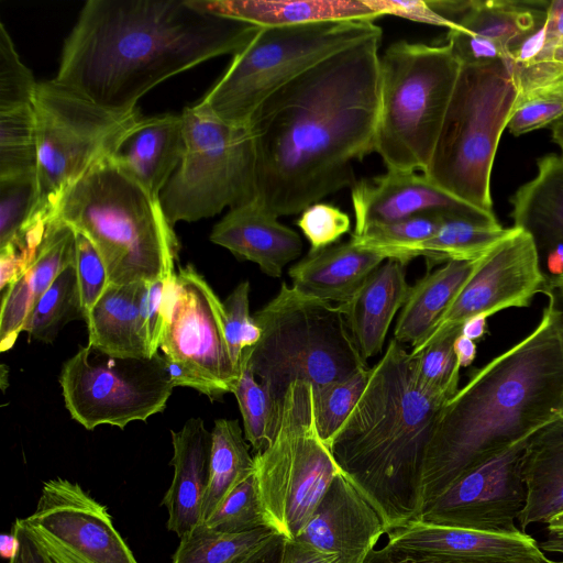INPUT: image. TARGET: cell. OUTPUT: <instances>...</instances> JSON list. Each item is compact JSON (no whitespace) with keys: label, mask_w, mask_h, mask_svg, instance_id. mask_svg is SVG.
<instances>
[{"label":"cell","mask_w":563,"mask_h":563,"mask_svg":"<svg viewBox=\"0 0 563 563\" xmlns=\"http://www.w3.org/2000/svg\"><path fill=\"white\" fill-rule=\"evenodd\" d=\"M52 218L89 239L112 285L166 279L176 272L177 239L159 199L111 158L74 184Z\"/></svg>","instance_id":"5"},{"label":"cell","mask_w":563,"mask_h":563,"mask_svg":"<svg viewBox=\"0 0 563 563\" xmlns=\"http://www.w3.org/2000/svg\"><path fill=\"white\" fill-rule=\"evenodd\" d=\"M547 276L531 235L512 227L511 232L481 257L476 267L442 314L431 333L410 351L416 355L440 336L461 331L471 317H487L508 308L529 307L543 294Z\"/></svg>","instance_id":"16"},{"label":"cell","mask_w":563,"mask_h":563,"mask_svg":"<svg viewBox=\"0 0 563 563\" xmlns=\"http://www.w3.org/2000/svg\"><path fill=\"white\" fill-rule=\"evenodd\" d=\"M208 12L260 27L327 21H375L382 14L372 0H195Z\"/></svg>","instance_id":"28"},{"label":"cell","mask_w":563,"mask_h":563,"mask_svg":"<svg viewBox=\"0 0 563 563\" xmlns=\"http://www.w3.org/2000/svg\"><path fill=\"white\" fill-rule=\"evenodd\" d=\"M453 349L460 367H467L472 365L476 357L475 341L460 333L454 340Z\"/></svg>","instance_id":"57"},{"label":"cell","mask_w":563,"mask_h":563,"mask_svg":"<svg viewBox=\"0 0 563 563\" xmlns=\"http://www.w3.org/2000/svg\"><path fill=\"white\" fill-rule=\"evenodd\" d=\"M461 331L444 334L413 357L415 375L426 390L450 399L459 390L460 365L454 354V340Z\"/></svg>","instance_id":"45"},{"label":"cell","mask_w":563,"mask_h":563,"mask_svg":"<svg viewBox=\"0 0 563 563\" xmlns=\"http://www.w3.org/2000/svg\"><path fill=\"white\" fill-rule=\"evenodd\" d=\"M406 263L387 258L367 278L355 297L341 305L351 335L367 360L380 353L395 314L405 305L410 287Z\"/></svg>","instance_id":"26"},{"label":"cell","mask_w":563,"mask_h":563,"mask_svg":"<svg viewBox=\"0 0 563 563\" xmlns=\"http://www.w3.org/2000/svg\"><path fill=\"white\" fill-rule=\"evenodd\" d=\"M233 394L242 415L245 440L256 453H260L272 443L275 437L282 399L257 382L243 362L240 364Z\"/></svg>","instance_id":"40"},{"label":"cell","mask_w":563,"mask_h":563,"mask_svg":"<svg viewBox=\"0 0 563 563\" xmlns=\"http://www.w3.org/2000/svg\"><path fill=\"white\" fill-rule=\"evenodd\" d=\"M477 262H446L411 286L397 319L394 339L410 344L411 349L419 345L468 280Z\"/></svg>","instance_id":"30"},{"label":"cell","mask_w":563,"mask_h":563,"mask_svg":"<svg viewBox=\"0 0 563 563\" xmlns=\"http://www.w3.org/2000/svg\"><path fill=\"white\" fill-rule=\"evenodd\" d=\"M23 520L52 563H139L107 507L77 483H44L34 512Z\"/></svg>","instance_id":"15"},{"label":"cell","mask_w":563,"mask_h":563,"mask_svg":"<svg viewBox=\"0 0 563 563\" xmlns=\"http://www.w3.org/2000/svg\"><path fill=\"white\" fill-rule=\"evenodd\" d=\"M487 316L477 314L467 319L461 327V334L473 340H479L486 332Z\"/></svg>","instance_id":"58"},{"label":"cell","mask_w":563,"mask_h":563,"mask_svg":"<svg viewBox=\"0 0 563 563\" xmlns=\"http://www.w3.org/2000/svg\"><path fill=\"white\" fill-rule=\"evenodd\" d=\"M517 96L506 60L462 65L423 174L453 197L494 212L492 170Z\"/></svg>","instance_id":"8"},{"label":"cell","mask_w":563,"mask_h":563,"mask_svg":"<svg viewBox=\"0 0 563 563\" xmlns=\"http://www.w3.org/2000/svg\"><path fill=\"white\" fill-rule=\"evenodd\" d=\"M536 176L510 199L514 227L529 233L540 258L563 247V159L548 154L538 159Z\"/></svg>","instance_id":"29"},{"label":"cell","mask_w":563,"mask_h":563,"mask_svg":"<svg viewBox=\"0 0 563 563\" xmlns=\"http://www.w3.org/2000/svg\"><path fill=\"white\" fill-rule=\"evenodd\" d=\"M369 371L371 367L344 380L332 382L317 388L311 387L316 428L328 448L362 395Z\"/></svg>","instance_id":"42"},{"label":"cell","mask_w":563,"mask_h":563,"mask_svg":"<svg viewBox=\"0 0 563 563\" xmlns=\"http://www.w3.org/2000/svg\"><path fill=\"white\" fill-rule=\"evenodd\" d=\"M518 92L563 76V0L549 1L543 23L507 56Z\"/></svg>","instance_id":"33"},{"label":"cell","mask_w":563,"mask_h":563,"mask_svg":"<svg viewBox=\"0 0 563 563\" xmlns=\"http://www.w3.org/2000/svg\"><path fill=\"white\" fill-rule=\"evenodd\" d=\"M548 532L552 536L563 537V512L555 516L548 525Z\"/></svg>","instance_id":"61"},{"label":"cell","mask_w":563,"mask_h":563,"mask_svg":"<svg viewBox=\"0 0 563 563\" xmlns=\"http://www.w3.org/2000/svg\"><path fill=\"white\" fill-rule=\"evenodd\" d=\"M512 228L444 214L437 232L416 251L429 267L450 261H476L504 240Z\"/></svg>","instance_id":"35"},{"label":"cell","mask_w":563,"mask_h":563,"mask_svg":"<svg viewBox=\"0 0 563 563\" xmlns=\"http://www.w3.org/2000/svg\"><path fill=\"white\" fill-rule=\"evenodd\" d=\"M181 161L159 196L174 228L256 198V154L247 124L227 122L200 101L181 112Z\"/></svg>","instance_id":"10"},{"label":"cell","mask_w":563,"mask_h":563,"mask_svg":"<svg viewBox=\"0 0 563 563\" xmlns=\"http://www.w3.org/2000/svg\"><path fill=\"white\" fill-rule=\"evenodd\" d=\"M76 232L51 218L31 266L4 292L0 312V351L10 350L41 296L75 263Z\"/></svg>","instance_id":"24"},{"label":"cell","mask_w":563,"mask_h":563,"mask_svg":"<svg viewBox=\"0 0 563 563\" xmlns=\"http://www.w3.org/2000/svg\"><path fill=\"white\" fill-rule=\"evenodd\" d=\"M35 117L38 220H49L63 195L110 158L141 118L139 110L104 109L55 79L38 82Z\"/></svg>","instance_id":"12"},{"label":"cell","mask_w":563,"mask_h":563,"mask_svg":"<svg viewBox=\"0 0 563 563\" xmlns=\"http://www.w3.org/2000/svg\"><path fill=\"white\" fill-rule=\"evenodd\" d=\"M448 400L419 385L413 357L391 339L329 445L385 530L418 518L426 450Z\"/></svg>","instance_id":"4"},{"label":"cell","mask_w":563,"mask_h":563,"mask_svg":"<svg viewBox=\"0 0 563 563\" xmlns=\"http://www.w3.org/2000/svg\"><path fill=\"white\" fill-rule=\"evenodd\" d=\"M59 384L70 417L87 430L146 421L165 409L174 388L162 353L112 357L88 344L64 363Z\"/></svg>","instance_id":"13"},{"label":"cell","mask_w":563,"mask_h":563,"mask_svg":"<svg viewBox=\"0 0 563 563\" xmlns=\"http://www.w3.org/2000/svg\"><path fill=\"white\" fill-rule=\"evenodd\" d=\"M37 202L36 174L0 179V249L46 221L36 218Z\"/></svg>","instance_id":"41"},{"label":"cell","mask_w":563,"mask_h":563,"mask_svg":"<svg viewBox=\"0 0 563 563\" xmlns=\"http://www.w3.org/2000/svg\"><path fill=\"white\" fill-rule=\"evenodd\" d=\"M283 543L284 537L276 533L261 547L242 555L231 563H278Z\"/></svg>","instance_id":"55"},{"label":"cell","mask_w":563,"mask_h":563,"mask_svg":"<svg viewBox=\"0 0 563 563\" xmlns=\"http://www.w3.org/2000/svg\"><path fill=\"white\" fill-rule=\"evenodd\" d=\"M225 312V340L232 362L240 373L245 349L261 339V328L250 313V283H240L223 301Z\"/></svg>","instance_id":"47"},{"label":"cell","mask_w":563,"mask_h":563,"mask_svg":"<svg viewBox=\"0 0 563 563\" xmlns=\"http://www.w3.org/2000/svg\"><path fill=\"white\" fill-rule=\"evenodd\" d=\"M162 354L181 363L223 396L239 378L225 340V312L211 286L188 264L169 282Z\"/></svg>","instance_id":"14"},{"label":"cell","mask_w":563,"mask_h":563,"mask_svg":"<svg viewBox=\"0 0 563 563\" xmlns=\"http://www.w3.org/2000/svg\"><path fill=\"white\" fill-rule=\"evenodd\" d=\"M549 1L465 0L452 30L464 31L508 53L544 21Z\"/></svg>","instance_id":"32"},{"label":"cell","mask_w":563,"mask_h":563,"mask_svg":"<svg viewBox=\"0 0 563 563\" xmlns=\"http://www.w3.org/2000/svg\"><path fill=\"white\" fill-rule=\"evenodd\" d=\"M375 548L430 554L454 563H543L549 560L537 541L522 531L487 532L421 520L385 530Z\"/></svg>","instance_id":"19"},{"label":"cell","mask_w":563,"mask_h":563,"mask_svg":"<svg viewBox=\"0 0 563 563\" xmlns=\"http://www.w3.org/2000/svg\"><path fill=\"white\" fill-rule=\"evenodd\" d=\"M543 294L548 297V307L551 310L560 349L563 357V286L552 283L547 277Z\"/></svg>","instance_id":"56"},{"label":"cell","mask_w":563,"mask_h":563,"mask_svg":"<svg viewBox=\"0 0 563 563\" xmlns=\"http://www.w3.org/2000/svg\"><path fill=\"white\" fill-rule=\"evenodd\" d=\"M254 460L267 526L285 539H296L342 472L318 434L310 385L287 388L275 437Z\"/></svg>","instance_id":"11"},{"label":"cell","mask_w":563,"mask_h":563,"mask_svg":"<svg viewBox=\"0 0 563 563\" xmlns=\"http://www.w3.org/2000/svg\"><path fill=\"white\" fill-rule=\"evenodd\" d=\"M552 283L563 286V274L559 277L550 278L548 277Z\"/></svg>","instance_id":"62"},{"label":"cell","mask_w":563,"mask_h":563,"mask_svg":"<svg viewBox=\"0 0 563 563\" xmlns=\"http://www.w3.org/2000/svg\"><path fill=\"white\" fill-rule=\"evenodd\" d=\"M297 225L310 244V252L331 246L350 231V217L330 203L317 202L307 207Z\"/></svg>","instance_id":"50"},{"label":"cell","mask_w":563,"mask_h":563,"mask_svg":"<svg viewBox=\"0 0 563 563\" xmlns=\"http://www.w3.org/2000/svg\"><path fill=\"white\" fill-rule=\"evenodd\" d=\"M185 146L181 114L140 118L121 139L111 161L159 199Z\"/></svg>","instance_id":"22"},{"label":"cell","mask_w":563,"mask_h":563,"mask_svg":"<svg viewBox=\"0 0 563 563\" xmlns=\"http://www.w3.org/2000/svg\"><path fill=\"white\" fill-rule=\"evenodd\" d=\"M382 35L322 60L269 96L247 122L256 200L276 217L356 181L353 163L374 152Z\"/></svg>","instance_id":"1"},{"label":"cell","mask_w":563,"mask_h":563,"mask_svg":"<svg viewBox=\"0 0 563 563\" xmlns=\"http://www.w3.org/2000/svg\"><path fill=\"white\" fill-rule=\"evenodd\" d=\"M383 35L374 21H327L261 27L199 100L220 119L247 124L278 89L328 57Z\"/></svg>","instance_id":"9"},{"label":"cell","mask_w":563,"mask_h":563,"mask_svg":"<svg viewBox=\"0 0 563 563\" xmlns=\"http://www.w3.org/2000/svg\"><path fill=\"white\" fill-rule=\"evenodd\" d=\"M255 472V460L236 419H217L211 431L209 484L202 505L203 521L223 497Z\"/></svg>","instance_id":"34"},{"label":"cell","mask_w":563,"mask_h":563,"mask_svg":"<svg viewBox=\"0 0 563 563\" xmlns=\"http://www.w3.org/2000/svg\"><path fill=\"white\" fill-rule=\"evenodd\" d=\"M35 102L0 109V179L36 174Z\"/></svg>","instance_id":"39"},{"label":"cell","mask_w":563,"mask_h":563,"mask_svg":"<svg viewBox=\"0 0 563 563\" xmlns=\"http://www.w3.org/2000/svg\"><path fill=\"white\" fill-rule=\"evenodd\" d=\"M79 318L85 319L75 263H73L57 276L37 300L22 332H26L34 340L52 343L68 321Z\"/></svg>","instance_id":"38"},{"label":"cell","mask_w":563,"mask_h":563,"mask_svg":"<svg viewBox=\"0 0 563 563\" xmlns=\"http://www.w3.org/2000/svg\"><path fill=\"white\" fill-rule=\"evenodd\" d=\"M461 64L451 47L390 44L379 58L380 101L374 152L387 169L424 173L431 162Z\"/></svg>","instance_id":"7"},{"label":"cell","mask_w":563,"mask_h":563,"mask_svg":"<svg viewBox=\"0 0 563 563\" xmlns=\"http://www.w3.org/2000/svg\"><path fill=\"white\" fill-rule=\"evenodd\" d=\"M444 214L426 212L410 218L367 227L351 241L360 247L375 251L386 260L408 263L416 257L417 249L439 229ZM449 216V214H448Z\"/></svg>","instance_id":"37"},{"label":"cell","mask_w":563,"mask_h":563,"mask_svg":"<svg viewBox=\"0 0 563 563\" xmlns=\"http://www.w3.org/2000/svg\"><path fill=\"white\" fill-rule=\"evenodd\" d=\"M141 283L109 284L86 320L88 345L112 357H148L139 323Z\"/></svg>","instance_id":"31"},{"label":"cell","mask_w":563,"mask_h":563,"mask_svg":"<svg viewBox=\"0 0 563 563\" xmlns=\"http://www.w3.org/2000/svg\"><path fill=\"white\" fill-rule=\"evenodd\" d=\"M38 82L21 60L4 24L0 22V109L33 104Z\"/></svg>","instance_id":"46"},{"label":"cell","mask_w":563,"mask_h":563,"mask_svg":"<svg viewBox=\"0 0 563 563\" xmlns=\"http://www.w3.org/2000/svg\"><path fill=\"white\" fill-rule=\"evenodd\" d=\"M561 416L563 357L547 306L527 336L474 372L443 405L422 463L419 515L465 471Z\"/></svg>","instance_id":"3"},{"label":"cell","mask_w":563,"mask_h":563,"mask_svg":"<svg viewBox=\"0 0 563 563\" xmlns=\"http://www.w3.org/2000/svg\"><path fill=\"white\" fill-rule=\"evenodd\" d=\"M260 29L205 11L195 0H88L54 79L104 109L130 113L159 82L234 55Z\"/></svg>","instance_id":"2"},{"label":"cell","mask_w":563,"mask_h":563,"mask_svg":"<svg viewBox=\"0 0 563 563\" xmlns=\"http://www.w3.org/2000/svg\"><path fill=\"white\" fill-rule=\"evenodd\" d=\"M365 563H454L442 558L410 552L387 551L374 548ZM543 563H563L562 561L548 560Z\"/></svg>","instance_id":"54"},{"label":"cell","mask_w":563,"mask_h":563,"mask_svg":"<svg viewBox=\"0 0 563 563\" xmlns=\"http://www.w3.org/2000/svg\"><path fill=\"white\" fill-rule=\"evenodd\" d=\"M385 260L382 254L360 247L350 240L309 252L289 268L288 275L292 287L302 295L345 305Z\"/></svg>","instance_id":"25"},{"label":"cell","mask_w":563,"mask_h":563,"mask_svg":"<svg viewBox=\"0 0 563 563\" xmlns=\"http://www.w3.org/2000/svg\"><path fill=\"white\" fill-rule=\"evenodd\" d=\"M278 563H335V559L297 539L284 538Z\"/></svg>","instance_id":"53"},{"label":"cell","mask_w":563,"mask_h":563,"mask_svg":"<svg viewBox=\"0 0 563 563\" xmlns=\"http://www.w3.org/2000/svg\"><path fill=\"white\" fill-rule=\"evenodd\" d=\"M203 523L224 533L268 527L258 497L255 472L234 486Z\"/></svg>","instance_id":"44"},{"label":"cell","mask_w":563,"mask_h":563,"mask_svg":"<svg viewBox=\"0 0 563 563\" xmlns=\"http://www.w3.org/2000/svg\"><path fill=\"white\" fill-rule=\"evenodd\" d=\"M210 241L240 260L255 263L274 278H279L283 268L302 252L299 234L256 199L230 209L213 227Z\"/></svg>","instance_id":"21"},{"label":"cell","mask_w":563,"mask_h":563,"mask_svg":"<svg viewBox=\"0 0 563 563\" xmlns=\"http://www.w3.org/2000/svg\"><path fill=\"white\" fill-rule=\"evenodd\" d=\"M538 545L543 552L563 554V537L549 534Z\"/></svg>","instance_id":"59"},{"label":"cell","mask_w":563,"mask_h":563,"mask_svg":"<svg viewBox=\"0 0 563 563\" xmlns=\"http://www.w3.org/2000/svg\"><path fill=\"white\" fill-rule=\"evenodd\" d=\"M521 475L526 505L518 520L520 530L548 525L563 512V416L533 433L523 451Z\"/></svg>","instance_id":"27"},{"label":"cell","mask_w":563,"mask_h":563,"mask_svg":"<svg viewBox=\"0 0 563 563\" xmlns=\"http://www.w3.org/2000/svg\"><path fill=\"white\" fill-rule=\"evenodd\" d=\"M13 547L9 563H52L23 519H16L12 529Z\"/></svg>","instance_id":"52"},{"label":"cell","mask_w":563,"mask_h":563,"mask_svg":"<svg viewBox=\"0 0 563 563\" xmlns=\"http://www.w3.org/2000/svg\"><path fill=\"white\" fill-rule=\"evenodd\" d=\"M355 217L353 234L367 227L439 212L484 223H499L494 212L468 205L437 186L423 173L387 169L383 175L356 180L351 187Z\"/></svg>","instance_id":"18"},{"label":"cell","mask_w":563,"mask_h":563,"mask_svg":"<svg viewBox=\"0 0 563 563\" xmlns=\"http://www.w3.org/2000/svg\"><path fill=\"white\" fill-rule=\"evenodd\" d=\"M276 533L269 527L224 533L202 522L180 538L172 563H231L261 547Z\"/></svg>","instance_id":"36"},{"label":"cell","mask_w":563,"mask_h":563,"mask_svg":"<svg viewBox=\"0 0 563 563\" xmlns=\"http://www.w3.org/2000/svg\"><path fill=\"white\" fill-rule=\"evenodd\" d=\"M530 437L465 471L417 520L487 532L521 531L515 521L526 505L521 460Z\"/></svg>","instance_id":"17"},{"label":"cell","mask_w":563,"mask_h":563,"mask_svg":"<svg viewBox=\"0 0 563 563\" xmlns=\"http://www.w3.org/2000/svg\"><path fill=\"white\" fill-rule=\"evenodd\" d=\"M172 277L140 284L139 323L148 357H153L159 351L166 324V303Z\"/></svg>","instance_id":"48"},{"label":"cell","mask_w":563,"mask_h":563,"mask_svg":"<svg viewBox=\"0 0 563 563\" xmlns=\"http://www.w3.org/2000/svg\"><path fill=\"white\" fill-rule=\"evenodd\" d=\"M253 318L261 339L244 350L241 363L278 399L294 383L317 388L368 368L341 305L302 295L283 283Z\"/></svg>","instance_id":"6"},{"label":"cell","mask_w":563,"mask_h":563,"mask_svg":"<svg viewBox=\"0 0 563 563\" xmlns=\"http://www.w3.org/2000/svg\"><path fill=\"white\" fill-rule=\"evenodd\" d=\"M384 531L377 510L341 472L296 539L335 563H365Z\"/></svg>","instance_id":"20"},{"label":"cell","mask_w":563,"mask_h":563,"mask_svg":"<svg viewBox=\"0 0 563 563\" xmlns=\"http://www.w3.org/2000/svg\"><path fill=\"white\" fill-rule=\"evenodd\" d=\"M372 2L382 16L395 15L434 26L448 27V30H450V24L432 10L428 1L372 0Z\"/></svg>","instance_id":"51"},{"label":"cell","mask_w":563,"mask_h":563,"mask_svg":"<svg viewBox=\"0 0 563 563\" xmlns=\"http://www.w3.org/2000/svg\"><path fill=\"white\" fill-rule=\"evenodd\" d=\"M563 119V76L519 91L507 122L515 136L552 125Z\"/></svg>","instance_id":"43"},{"label":"cell","mask_w":563,"mask_h":563,"mask_svg":"<svg viewBox=\"0 0 563 563\" xmlns=\"http://www.w3.org/2000/svg\"><path fill=\"white\" fill-rule=\"evenodd\" d=\"M75 253L77 283L86 321L110 283L100 254L89 239L79 232H76Z\"/></svg>","instance_id":"49"},{"label":"cell","mask_w":563,"mask_h":563,"mask_svg":"<svg viewBox=\"0 0 563 563\" xmlns=\"http://www.w3.org/2000/svg\"><path fill=\"white\" fill-rule=\"evenodd\" d=\"M552 139L561 151V158L563 159V119L551 125Z\"/></svg>","instance_id":"60"},{"label":"cell","mask_w":563,"mask_h":563,"mask_svg":"<svg viewBox=\"0 0 563 563\" xmlns=\"http://www.w3.org/2000/svg\"><path fill=\"white\" fill-rule=\"evenodd\" d=\"M174 476L162 505L168 512L167 529L179 538L203 522L202 505L209 484L211 432L201 418H191L179 431H170Z\"/></svg>","instance_id":"23"}]
</instances>
